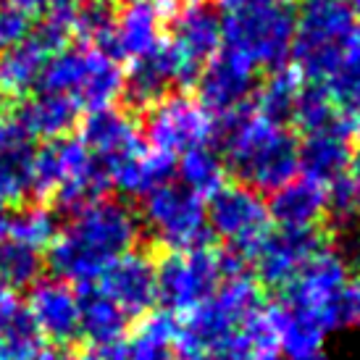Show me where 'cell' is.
Segmentation results:
<instances>
[{
	"mask_svg": "<svg viewBox=\"0 0 360 360\" xmlns=\"http://www.w3.org/2000/svg\"><path fill=\"white\" fill-rule=\"evenodd\" d=\"M140 216L124 200L101 198L71 213L45 252V266L69 284H95L113 260L137 248Z\"/></svg>",
	"mask_w": 360,
	"mask_h": 360,
	"instance_id": "obj_1",
	"label": "cell"
},
{
	"mask_svg": "<svg viewBox=\"0 0 360 360\" xmlns=\"http://www.w3.org/2000/svg\"><path fill=\"white\" fill-rule=\"evenodd\" d=\"M224 163L237 174L240 184L255 192H274L297 176V137L287 124L258 110H240L219 127Z\"/></svg>",
	"mask_w": 360,
	"mask_h": 360,
	"instance_id": "obj_2",
	"label": "cell"
},
{
	"mask_svg": "<svg viewBox=\"0 0 360 360\" xmlns=\"http://www.w3.org/2000/svg\"><path fill=\"white\" fill-rule=\"evenodd\" d=\"M358 19L352 16L347 3L342 0H308L295 16L292 37V60L295 71L310 84L329 82L350 53V45L358 34Z\"/></svg>",
	"mask_w": 360,
	"mask_h": 360,
	"instance_id": "obj_3",
	"label": "cell"
},
{
	"mask_svg": "<svg viewBox=\"0 0 360 360\" xmlns=\"http://www.w3.org/2000/svg\"><path fill=\"white\" fill-rule=\"evenodd\" d=\"M108 174L92 158L79 140H53L34 153L32 166V195L53 198L56 205L66 213L105 198Z\"/></svg>",
	"mask_w": 360,
	"mask_h": 360,
	"instance_id": "obj_4",
	"label": "cell"
},
{
	"mask_svg": "<svg viewBox=\"0 0 360 360\" xmlns=\"http://www.w3.org/2000/svg\"><path fill=\"white\" fill-rule=\"evenodd\" d=\"M240 269L242 260L234 252L208 242L190 250L166 252L158 263V302L176 316H187L213 300L224 281Z\"/></svg>",
	"mask_w": 360,
	"mask_h": 360,
	"instance_id": "obj_5",
	"label": "cell"
},
{
	"mask_svg": "<svg viewBox=\"0 0 360 360\" xmlns=\"http://www.w3.org/2000/svg\"><path fill=\"white\" fill-rule=\"evenodd\" d=\"M40 87L48 92L66 95L79 110L113 108L124 95V71L119 60L101 48L79 45L60 48L45 63Z\"/></svg>",
	"mask_w": 360,
	"mask_h": 360,
	"instance_id": "obj_6",
	"label": "cell"
},
{
	"mask_svg": "<svg viewBox=\"0 0 360 360\" xmlns=\"http://www.w3.org/2000/svg\"><path fill=\"white\" fill-rule=\"evenodd\" d=\"M290 3H240L221 16L224 48L248 60L252 69H279L290 58L295 37Z\"/></svg>",
	"mask_w": 360,
	"mask_h": 360,
	"instance_id": "obj_7",
	"label": "cell"
},
{
	"mask_svg": "<svg viewBox=\"0 0 360 360\" xmlns=\"http://www.w3.org/2000/svg\"><path fill=\"white\" fill-rule=\"evenodd\" d=\"M140 226L166 252H179L208 242V210L200 195L166 181L142 200Z\"/></svg>",
	"mask_w": 360,
	"mask_h": 360,
	"instance_id": "obj_8",
	"label": "cell"
},
{
	"mask_svg": "<svg viewBox=\"0 0 360 360\" xmlns=\"http://www.w3.org/2000/svg\"><path fill=\"white\" fill-rule=\"evenodd\" d=\"M355 279L347 252L321 242L319 250L308 258L300 274L281 290V297L290 308L308 316L326 337H331V310Z\"/></svg>",
	"mask_w": 360,
	"mask_h": 360,
	"instance_id": "obj_9",
	"label": "cell"
},
{
	"mask_svg": "<svg viewBox=\"0 0 360 360\" xmlns=\"http://www.w3.org/2000/svg\"><path fill=\"white\" fill-rule=\"evenodd\" d=\"M205 210L208 231H213L240 260H248L260 240L274 229L263 195L240 181L224 184L216 195H210Z\"/></svg>",
	"mask_w": 360,
	"mask_h": 360,
	"instance_id": "obj_10",
	"label": "cell"
},
{
	"mask_svg": "<svg viewBox=\"0 0 360 360\" xmlns=\"http://www.w3.org/2000/svg\"><path fill=\"white\" fill-rule=\"evenodd\" d=\"M219 134L216 116L202 108V103L184 92H169L153 103L145 113V140L148 148L179 158L181 153L210 145Z\"/></svg>",
	"mask_w": 360,
	"mask_h": 360,
	"instance_id": "obj_11",
	"label": "cell"
},
{
	"mask_svg": "<svg viewBox=\"0 0 360 360\" xmlns=\"http://www.w3.org/2000/svg\"><path fill=\"white\" fill-rule=\"evenodd\" d=\"M166 45L179 58V63L198 79L200 69L216 53L224 51V27L221 13L208 0H184L174 11L171 34Z\"/></svg>",
	"mask_w": 360,
	"mask_h": 360,
	"instance_id": "obj_12",
	"label": "cell"
},
{
	"mask_svg": "<svg viewBox=\"0 0 360 360\" xmlns=\"http://www.w3.org/2000/svg\"><path fill=\"white\" fill-rule=\"evenodd\" d=\"M24 313L42 342L66 347L79 340V290L56 276H42L27 290Z\"/></svg>",
	"mask_w": 360,
	"mask_h": 360,
	"instance_id": "obj_13",
	"label": "cell"
},
{
	"mask_svg": "<svg viewBox=\"0 0 360 360\" xmlns=\"http://www.w3.org/2000/svg\"><path fill=\"white\" fill-rule=\"evenodd\" d=\"M95 287L129 319H142L158 305V263L150 252L129 250L103 271Z\"/></svg>",
	"mask_w": 360,
	"mask_h": 360,
	"instance_id": "obj_14",
	"label": "cell"
},
{
	"mask_svg": "<svg viewBox=\"0 0 360 360\" xmlns=\"http://www.w3.org/2000/svg\"><path fill=\"white\" fill-rule=\"evenodd\" d=\"M198 101L210 116L226 119L245 110L255 95V69L231 51L216 53L198 74Z\"/></svg>",
	"mask_w": 360,
	"mask_h": 360,
	"instance_id": "obj_15",
	"label": "cell"
},
{
	"mask_svg": "<svg viewBox=\"0 0 360 360\" xmlns=\"http://www.w3.org/2000/svg\"><path fill=\"white\" fill-rule=\"evenodd\" d=\"M66 37L69 34L63 30L40 21L19 45L0 53V92L8 98L30 95L40 84L45 63L53 53L66 48Z\"/></svg>",
	"mask_w": 360,
	"mask_h": 360,
	"instance_id": "obj_16",
	"label": "cell"
},
{
	"mask_svg": "<svg viewBox=\"0 0 360 360\" xmlns=\"http://www.w3.org/2000/svg\"><path fill=\"white\" fill-rule=\"evenodd\" d=\"M319 231H287L271 229L255 250L248 255V263L252 266V276L260 287L284 290L300 269L308 263V258L319 250L321 245Z\"/></svg>",
	"mask_w": 360,
	"mask_h": 360,
	"instance_id": "obj_17",
	"label": "cell"
},
{
	"mask_svg": "<svg viewBox=\"0 0 360 360\" xmlns=\"http://www.w3.org/2000/svg\"><path fill=\"white\" fill-rule=\"evenodd\" d=\"M163 13L166 8L153 0H129L116 8V19L103 51L119 60L145 58L163 45Z\"/></svg>",
	"mask_w": 360,
	"mask_h": 360,
	"instance_id": "obj_18",
	"label": "cell"
},
{
	"mask_svg": "<svg viewBox=\"0 0 360 360\" xmlns=\"http://www.w3.org/2000/svg\"><path fill=\"white\" fill-rule=\"evenodd\" d=\"M79 142L103 169L119 163L121 158H127L129 153L140 150L145 145L140 127L131 121L129 113L119 110L116 105L87 113V119L82 121Z\"/></svg>",
	"mask_w": 360,
	"mask_h": 360,
	"instance_id": "obj_19",
	"label": "cell"
},
{
	"mask_svg": "<svg viewBox=\"0 0 360 360\" xmlns=\"http://www.w3.org/2000/svg\"><path fill=\"white\" fill-rule=\"evenodd\" d=\"M192 74L179 63V58L171 53V48L160 45L158 51L145 56V58L129 63V71L124 74V95L129 98L131 105L150 108L153 103L166 98L174 87L192 84Z\"/></svg>",
	"mask_w": 360,
	"mask_h": 360,
	"instance_id": "obj_20",
	"label": "cell"
},
{
	"mask_svg": "<svg viewBox=\"0 0 360 360\" xmlns=\"http://www.w3.org/2000/svg\"><path fill=\"white\" fill-rule=\"evenodd\" d=\"M269 216L274 229L287 231H319L321 221L329 216V198L326 187L305 176H295L292 181L281 184L271 192Z\"/></svg>",
	"mask_w": 360,
	"mask_h": 360,
	"instance_id": "obj_21",
	"label": "cell"
},
{
	"mask_svg": "<svg viewBox=\"0 0 360 360\" xmlns=\"http://www.w3.org/2000/svg\"><path fill=\"white\" fill-rule=\"evenodd\" d=\"M350 140L352 137L340 124L302 134V142H297V174L321 187L342 179L350 166Z\"/></svg>",
	"mask_w": 360,
	"mask_h": 360,
	"instance_id": "obj_22",
	"label": "cell"
},
{
	"mask_svg": "<svg viewBox=\"0 0 360 360\" xmlns=\"http://www.w3.org/2000/svg\"><path fill=\"white\" fill-rule=\"evenodd\" d=\"M34 137L13 113L0 116V202H19L32 195Z\"/></svg>",
	"mask_w": 360,
	"mask_h": 360,
	"instance_id": "obj_23",
	"label": "cell"
},
{
	"mask_svg": "<svg viewBox=\"0 0 360 360\" xmlns=\"http://www.w3.org/2000/svg\"><path fill=\"white\" fill-rule=\"evenodd\" d=\"M174 160L176 158H171L166 153H158L148 145H142L140 150L129 153L127 158H121L119 163L105 169L108 184L116 192H121L124 198L145 200L150 192L171 181L174 169H176Z\"/></svg>",
	"mask_w": 360,
	"mask_h": 360,
	"instance_id": "obj_24",
	"label": "cell"
},
{
	"mask_svg": "<svg viewBox=\"0 0 360 360\" xmlns=\"http://www.w3.org/2000/svg\"><path fill=\"white\" fill-rule=\"evenodd\" d=\"M19 124L34 140H63L79 121V108L58 92L40 90L13 110Z\"/></svg>",
	"mask_w": 360,
	"mask_h": 360,
	"instance_id": "obj_25",
	"label": "cell"
},
{
	"mask_svg": "<svg viewBox=\"0 0 360 360\" xmlns=\"http://www.w3.org/2000/svg\"><path fill=\"white\" fill-rule=\"evenodd\" d=\"M179 316L171 310L153 308L145 313L129 337H124L127 360H179L176 358Z\"/></svg>",
	"mask_w": 360,
	"mask_h": 360,
	"instance_id": "obj_26",
	"label": "cell"
},
{
	"mask_svg": "<svg viewBox=\"0 0 360 360\" xmlns=\"http://www.w3.org/2000/svg\"><path fill=\"white\" fill-rule=\"evenodd\" d=\"M129 316L108 300L95 284L82 287L79 292V337L90 342V347L116 345L129 331Z\"/></svg>",
	"mask_w": 360,
	"mask_h": 360,
	"instance_id": "obj_27",
	"label": "cell"
},
{
	"mask_svg": "<svg viewBox=\"0 0 360 360\" xmlns=\"http://www.w3.org/2000/svg\"><path fill=\"white\" fill-rule=\"evenodd\" d=\"M174 171L179 176L181 187L200 195L202 200H208L210 195H216L226 184V163L213 145H200L181 153Z\"/></svg>",
	"mask_w": 360,
	"mask_h": 360,
	"instance_id": "obj_28",
	"label": "cell"
},
{
	"mask_svg": "<svg viewBox=\"0 0 360 360\" xmlns=\"http://www.w3.org/2000/svg\"><path fill=\"white\" fill-rule=\"evenodd\" d=\"M302 87L305 82L295 69H284V66L271 69L269 77L255 87V95H252L255 110L284 124L287 119H292V110L300 101Z\"/></svg>",
	"mask_w": 360,
	"mask_h": 360,
	"instance_id": "obj_29",
	"label": "cell"
},
{
	"mask_svg": "<svg viewBox=\"0 0 360 360\" xmlns=\"http://www.w3.org/2000/svg\"><path fill=\"white\" fill-rule=\"evenodd\" d=\"M45 274V252L34 250L13 237L0 240V281L11 292H21L34 287Z\"/></svg>",
	"mask_w": 360,
	"mask_h": 360,
	"instance_id": "obj_30",
	"label": "cell"
},
{
	"mask_svg": "<svg viewBox=\"0 0 360 360\" xmlns=\"http://www.w3.org/2000/svg\"><path fill=\"white\" fill-rule=\"evenodd\" d=\"M58 234V219L48 205L21 208L16 216H8V237L30 245L34 250L48 252Z\"/></svg>",
	"mask_w": 360,
	"mask_h": 360,
	"instance_id": "obj_31",
	"label": "cell"
},
{
	"mask_svg": "<svg viewBox=\"0 0 360 360\" xmlns=\"http://www.w3.org/2000/svg\"><path fill=\"white\" fill-rule=\"evenodd\" d=\"M45 342L37 337L24 308L0 323V360H37Z\"/></svg>",
	"mask_w": 360,
	"mask_h": 360,
	"instance_id": "obj_32",
	"label": "cell"
},
{
	"mask_svg": "<svg viewBox=\"0 0 360 360\" xmlns=\"http://www.w3.org/2000/svg\"><path fill=\"white\" fill-rule=\"evenodd\" d=\"M290 121L302 131V134L340 124L337 110H334V105H331L329 95H326V90H323V84H305V87H302L300 101H297V105H295V110H292ZM347 134H350V131H347Z\"/></svg>",
	"mask_w": 360,
	"mask_h": 360,
	"instance_id": "obj_33",
	"label": "cell"
},
{
	"mask_svg": "<svg viewBox=\"0 0 360 360\" xmlns=\"http://www.w3.org/2000/svg\"><path fill=\"white\" fill-rule=\"evenodd\" d=\"M113 19H116V6L110 0H82L77 13H74V21H71V32L79 34L84 45L103 51L110 34V27H113Z\"/></svg>",
	"mask_w": 360,
	"mask_h": 360,
	"instance_id": "obj_34",
	"label": "cell"
},
{
	"mask_svg": "<svg viewBox=\"0 0 360 360\" xmlns=\"http://www.w3.org/2000/svg\"><path fill=\"white\" fill-rule=\"evenodd\" d=\"M32 32V19L24 16L21 11L11 8V6H0V53H6L8 48L19 45L27 34Z\"/></svg>",
	"mask_w": 360,
	"mask_h": 360,
	"instance_id": "obj_35",
	"label": "cell"
},
{
	"mask_svg": "<svg viewBox=\"0 0 360 360\" xmlns=\"http://www.w3.org/2000/svg\"><path fill=\"white\" fill-rule=\"evenodd\" d=\"M345 181H347V187H350L352 202H355V210H358V216H360V145L358 148H352L350 166H347Z\"/></svg>",
	"mask_w": 360,
	"mask_h": 360,
	"instance_id": "obj_36",
	"label": "cell"
},
{
	"mask_svg": "<svg viewBox=\"0 0 360 360\" xmlns=\"http://www.w3.org/2000/svg\"><path fill=\"white\" fill-rule=\"evenodd\" d=\"M79 360H127V358H124V340L116 342V345L90 347L84 355H79Z\"/></svg>",
	"mask_w": 360,
	"mask_h": 360,
	"instance_id": "obj_37",
	"label": "cell"
},
{
	"mask_svg": "<svg viewBox=\"0 0 360 360\" xmlns=\"http://www.w3.org/2000/svg\"><path fill=\"white\" fill-rule=\"evenodd\" d=\"M6 6H11V8H16L21 11L24 16H42L45 11H48V3L51 0H3Z\"/></svg>",
	"mask_w": 360,
	"mask_h": 360,
	"instance_id": "obj_38",
	"label": "cell"
},
{
	"mask_svg": "<svg viewBox=\"0 0 360 360\" xmlns=\"http://www.w3.org/2000/svg\"><path fill=\"white\" fill-rule=\"evenodd\" d=\"M19 310V300H16V292H11L3 281H0V323L6 319H11L13 313Z\"/></svg>",
	"mask_w": 360,
	"mask_h": 360,
	"instance_id": "obj_39",
	"label": "cell"
},
{
	"mask_svg": "<svg viewBox=\"0 0 360 360\" xmlns=\"http://www.w3.org/2000/svg\"><path fill=\"white\" fill-rule=\"evenodd\" d=\"M345 66H350V69L360 71V30H358V34H355V40H352V45H350V53H347Z\"/></svg>",
	"mask_w": 360,
	"mask_h": 360,
	"instance_id": "obj_40",
	"label": "cell"
},
{
	"mask_svg": "<svg viewBox=\"0 0 360 360\" xmlns=\"http://www.w3.org/2000/svg\"><path fill=\"white\" fill-rule=\"evenodd\" d=\"M37 360H79V358H74V355H69V352L60 350V347H53V350H42Z\"/></svg>",
	"mask_w": 360,
	"mask_h": 360,
	"instance_id": "obj_41",
	"label": "cell"
},
{
	"mask_svg": "<svg viewBox=\"0 0 360 360\" xmlns=\"http://www.w3.org/2000/svg\"><path fill=\"white\" fill-rule=\"evenodd\" d=\"M240 3H290V0H224V6H240Z\"/></svg>",
	"mask_w": 360,
	"mask_h": 360,
	"instance_id": "obj_42",
	"label": "cell"
},
{
	"mask_svg": "<svg viewBox=\"0 0 360 360\" xmlns=\"http://www.w3.org/2000/svg\"><path fill=\"white\" fill-rule=\"evenodd\" d=\"M292 360H331L329 352L319 350V352H310V355H300V358H292Z\"/></svg>",
	"mask_w": 360,
	"mask_h": 360,
	"instance_id": "obj_43",
	"label": "cell"
},
{
	"mask_svg": "<svg viewBox=\"0 0 360 360\" xmlns=\"http://www.w3.org/2000/svg\"><path fill=\"white\" fill-rule=\"evenodd\" d=\"M8 234V213L0 208V240Z\"/></svg>",
	"mask_w": 360,
	"mask_h": 360,
	"instance_id": "obj_44",
	"label": "cell"
},
{
	"mask_svg": "<svg viewBox=\"0 0 360 360\" xmlns=\"http://www.w3.org/2000/svg\"><path fill=\"white\" fill-rule=\"evenodd\" d=\"M347 8L352 11V16L360 21V0H347Z\"/></svg>",
	"mask_w": 360,
	"mask_h": 360,
	"instance_id": "obj_45",
	"label": "cell"
},
{
	"mask_svg": "<svg viewBox=\"0 0 360 360\" xmlns=\"http://www.w3.org/2000/svg\"><path fill=\"white\" fill-rule=\"evenodd\" d=\"M153 3H158V6H163V8H169L174 0H153Z\"/></svg>",
	"mask_w": 360,
	"mask_h": 360,
	"instance_id": "obj_46",
	"label": "cell"
},
{
	"mask_svg": "<svg viewBox=\"0 0 360 360\" xmlns=\"http://www.w3.org/2000/svg\"><path fill=\"white\" fill-rule=\"evenodd\" d=\"M0 208H3V202H0Z\"/></svg>",
	"mask_w": 360,
	"mask_h": 360,
	"instance_id": "obj_47",
	"label": "cell"
}]
</instances>
